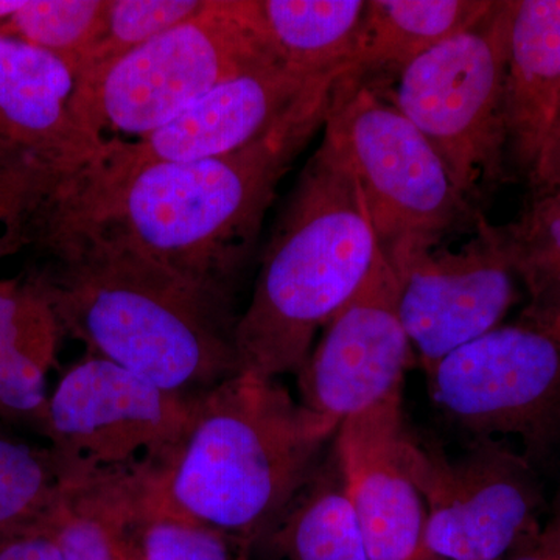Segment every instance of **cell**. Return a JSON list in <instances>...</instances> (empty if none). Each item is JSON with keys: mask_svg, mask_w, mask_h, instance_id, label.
Wrapping results in <instances>:
<instances>
[{"mask_svg": "<svg viewBox=\"0 0 560 560\" xmlns=\"http://www.w3.org/2000/svg\"><path fill=\"white\" fill-rule=\"evenodd\" d=\"M349 161L324 138L305 164L235 326L242 372L298 374L316 335L352 301L382 259Z\"/></svg>", "mask_w": 560, "mask_h": 560, "instance_id": "obj_4", "label": "cell"}, {"mask_svg": "<svg viewBox=\"0 0 560 560\" xmlns=\"http://www.w3.org/2000/svg\"><path fill=\"white\" fill-rule=\"evenodd\" d=\"M425 372L438 412L469 441L517 436L537 467L560 445V331L521 318Z\"/></svg>", "mask_w": 560, "mask_h": 560, "instance_id": "obj_8", "label": "cell"}, {"mask_svg": "<svg viewBox=\"0 0 560 560\" xmlns=\"http://www.w3.org/2000/svg\"><path fill=\"white\" fill-rule=\"evenodd\" d=\"M528 183L530 189L560 190V124L545 140Z\"/></svg>", "mask_w": 560, "mask_h": 560, "instance_id": "obj_28", "label": "cell"}, {"mask_svg": "<svg viewBox=\"0 0 560 560\" xmlns=\"http://www.w3.org/2000/svg\"><path fill=\"white\" fill-rule=\"evenodd\" d=\"M508 560H560V556L555 555L541 548L537 540L530 544L529 547L523 548V550L514 552Z\"/></svg>", "mask_w": 560, "mask_h": 560, "instance_id": "obj_30", "label": "cell"}, {"mask_svg": "<svg viewBox=\"0 0 560 560\" xmlns=\"http://www.w3.org/2000/svg\"><path fill=\"white\" fill-rule=\"evenodd\" d=\"M323 330L296 374L307 410L341 423L401 396L416 353L397 312L396 279L385 257Z\"/></svg>", "mask_w": 560, "mask_h": 560, "instance_id": "obj_14", "label": "cell"}, {"mask_svg": "<svg viewBox=\"0 0 560 560\" xmlns=\"http://www.w3.org/2000/svg\"><path fill=\"white\" fill-rule=\"evenodd\" d=\"M558 124H560V106H559L558 119H556L555 125H558ZM552 128H555V127H552Z\"/></svg>", "mask_w": 560, "mask_h": 560, "instance_id": "obj_33", "label": "cell"}, {"mask_svg": "<svg viewBox=\"0 0 560 560\" xmlns=\"http://www.w3.org/2000/svg\"><path fill=\"white\" fill-rule=\"evenodd\" d=\"M537 544L545 550L560 556V486L551 503L550 517L545 526H541Z\"/></svg>", "mask_w": 560, "mask_h": 560, "instance_id": "obj_29", "label": "cell"}, {"mask_svg": "<svg viewBox=\"0 0 560 560\" xmlns=\"http://www.w3.org/2000/svg\"><path fill=\"white\" fill-rule=\"evenodd\" d=\"M335 81L313 79L283 62L226 81L136 142L106 140L79 186L110 183L161 162L209 160L245 149L329 95Z\"/></svg>", "mask_w": 560, "mask_h": 560, "instance_id": "obj_12", "label": "cell"}, {"mask_svg": "<svg viewBox=\"0 0 560 560\" xmlns=\"http://www.w3.org/2000/svg\"><path fill=\"white\" fill-rule=\"evenodd\" d=\"M501 242L528 293L522 318L560 331V190L533 189Z\"/></svg>", "mask_w": 560, "mask_h": 560, "instance_id": "obj_23", "label": "cell"}, {"mask_svg": "<svg viewBox=\"0 0 560 560\" xmlns=\"http://www.w3.org/2000/svg\"><path fill=\"white\" fill-rule=\"evenodd\" d=\"M136 560H238L241 548L220 530L145 508L132 525Z\"/></svg>", "mask_w": 560, "mask_h": 560, "instance_id": "obj_26", "label": "cell"}, {"mask_svg": "<svg viewBox=\"0 0 560 560\" xmlns=\"http://www.w3.org/2000/svg\"><path fill=\"white\" fill-rule=\"evenodd\" d=\"M514 2H492L471 27L410 62L383 95L430 140L474 206L511 179L504 86Z\"/></svg>", "mask_w": 560, "mask_h": 560, "instance_id": "obj_7", "label": "cell"}, {"mask_svg": "<svg viewBox=\"0 0 560 560\" xmlns=\"http://www.w3.org/2000/svg\"><path fill=\"white\" fill-rule=\"evenodd\" d=\"M109 0H24L0 33L60 57L75 75L81 58L101 35Z\"/></svg>", "mask_w": 560, "mask_h": 560, "instance_id": "obj_25", "label": "cell"}, {"mask_svg": "<svg viewBox=\"0 0 560 560\" xmlns=\"http://www.w3.org/2000/svg\"><path fill=\"white\" fill-rule=\"evenodd\" d=\"M0 560H62L47 528L22 530L0 537Z\"/></svg>", "mask_w": 560, "mask_h": 560, "instance_id": "obj_27", "label": "cell"}, {"mask_svg": "<svg viewBox=\"0 0 560 560\" xmlns=\"http://www.w3.org/2000/svg\"><path fill=\"white\" fill-rule=\"evenodd\" d=\"M280 62L259 0H206L189 20L75 90L73 105L102 139L105 130L139 139L220 84Z\"/></svg>", "mask_w": 560, "mask_h": 560, "instance_id": "obj_5", "label": "cell"}, {"mask_svg": "<svg viewBox=\"0 0 560 560\" xmlns=\"http://www.w3.org/2000/svg\"><path fill=\"white\" fill-rule=\"evenodd\" d=\"M397 312L422 370L501 326L518 300V280L499 226L482 213L458 249L438 245L386 260Z\"/></svg>", "mask_w": 560, "mask_h": 560, "instance_id": "obj_11", "label": "cell"}, {"mask_svg": "<svg viewBox=\"0 0 560 560\" xmlns=\"http://www.w3.org/2000/svg\"><path fill=\"white\" fill-rule=\"evenodd\" d=\"M61 335L57 313L35 282H0V419L38 431Z\"/></svg>", "mask_w": 560, "mask_h": 560, "instance_id": "obj_18", "label": "cell"}, {"mask_svg": "<svg viewBox=\"0 0 560 560\" xmlns=\"http://www.w3.org/2000/svg\"><path fill=\"white\" fill-rule=\"evenodd\" d=\"M241 560H248V558H246V555H243V558L241 556Z\"/></svg>", "mask_w": 560, "mask_h": 560, "instance_id": "obj_34", "label": "cell"}, {"mask_svg": "<svg viewBox=\"0 0 560 560\" xmlns=\"http://www.w3.org/2000/svg\"><path fill=\"white\" fill-rule=\"evenodd\" d=\"M77 80L57 55L0 33V175L60 198L106 139L77 114Z\"/></svg>", "mask_w": 560, "mask_h": 560, "instance_id": "obj_13", "label": "cell"}, {"mask_svg": "<svg viewBox=\"0 0 560 560\" xmlns=\"http://www.w3.org/2000/svg\"><path fill=\"white\" fill-rule=\"evenodd\" d=\"M401 396L342 420L335 434L371 560H412L425 539V497L412 475Z\"/></svg>", "mask_w": 560, "mask_h": 560, "instance_id": "obj_15", "label": "cell"}, {"mask_svg": "<svg viewBox=\"0 0 560 560\" xmlns=\"http://www.w3.org/2000/svg\"><path fill=\"white\" fill-rule=\"evenodd\" d=\"M280 60L313 79L345 75L360 46L368 0H259Z\"/></svg>", "mask_w": 560, "mask_h": 560, "instance_id": "obj_20", "label": "cell"}, {"mask_svg": "<svg viewBox=\"0 0 560 560\" xmlns=\"http://www.w3.org/2000/svg\"><path fill=\"white\" fill-rule=\"evenodd\" d=\"M412 560H447L444 558H440V556L433 555V552L427 551V550H420L418 555L412 558Z\"/></svg>", "mask_w": 560, "mask_h": 560, "instance_id": "obj_32", "label": "cell"}, {"mask_svg": "<svg viewBox=\"0 0 560 560\" xmlns=\"http://www.w3.org/2000/svg\"><path fill=\"white\" fill-rule=\"evenodd\" d=\"M560 106V0H515L504 119L510 178L529 179Z\"/></svg>", "mask_w": 560, "mask_h": 560, "instance_id": "obj_16", "label": "cell"}, {"mask_svg": "<svg viewBox=\"0 0 560 560\" xmlns=\"http://www.w3.org/2000/svg\"><path fill=\"white\" fill-rule=\"evenodd\" d=\"M206 0H109L101 35L75 70L77 90L143 44L189 20Z\"/></svg>", "mask_w": 560, "mask_h": 560, "instance_id": "obj_24", "label": "cell"}, {"mask_svg": "<svg viewBox=\"0 0 560 560\" xmlns=\"http://www.w3.org/2000/svg\"><path fill=\"white\" fill-rule=\"evenodd\" d=\"M323 128L352 167L385 260L474 230L480 210L430 140L377 91L335 81Z\"/></svg>", "mask_w": 560, "mask_h": 560, "instance_id": "obj_6", "label": "cell"}, {"mask_svg": "<svg viewBox=\"0 0 560 560\" xmlns=\"http://www.w3.org/2000/svg\"><path fill=\"white\" fill-rule=\"evenodd\" d=\"M24 5V0H0V21L5 24Z\"/></svg>", "mask_w": 560, "mask_h": 560, "instance_id": "obj_31", "label": "cell"}, {"mask_svg": "<svg viewBox=\"0 0 560 560\" xmlns=\"http://www.w3.org/2000/svg\"><path fill=\"white\" fill-rule=\"evenodd\" d=\"M329 102L330 94L224 156L161 162L110 183L80 184L50 220L95 224L186 278L231 291L280 180L324 127Z\"/></svg>", "mask_w": 560, "mask_h": 560, "instance_id": "obj_2", "label": "cell"}, {"mask_svg": "<svg viewBox=\"0 0 560 560\" xmlns=\"http://www.w3.org/2000/svg\"><path fill=\"white\" fill-rule=\"evenodd\" d=\"M490 0H368L360 46L338 80L372 86L396 79L410 62L471 27Z\"/></svg>", "mask_w": 560, "mask_h": 560, "instance_id": "obj_19", "label": "cell"}, {"mask_svg": "<svg viewBox=\"0 0 560 560\" xmlns=\"http://www.w3.org/2000/svg\"><path fill=\"white\" fill-rule=\"evenodd\" d=\"M49 231L57 265L35 283L62 334L88 353L187 399L241 374L231 291L186 278L95 224L51 220Z\"/></svg>", "mask_w": 560, "mask_h": 560, "instance_id": "obj_1", "label": "cell"}, {"mask_svg": "<svg viewBox=\"0 0 560 560\" xmlns=\"http://www.w3.org/2000/svg\"><path fill=\"white\" fill-rule=\"evenodd\" d=\"M338 427L278 378L241 372L198 397L175 456L147 478L143 504L205 523L248 551L318 467Z\"/></svg>", "mask_w": 560, "mask_h": 560, "instance_id": "obj_3", "label": "cell"}, {"mask_svg": "<svg viewBox=\"0 0 560 560\" xmlns=\"http://www.w3.org/2000/svg\"><path fill=\"white\" fill-rule=\"evenodd\" d=\"M140 497V477L108 471L75 490L47 526L61 559L136 560L131 530Z\"/></svg>", "mask_w": 560, "mask_h": 560, "instance_id": "obj_22", "label": "cell"}, {"mask_svg": "<svg viewBox=\"0 0 560 560\" xmlns=\"http://www.w3.org/2000/svg\"><path fill=\"white\" fill-rule=\"evenodd\" d=\"M98 474L49 442L36 444L0 427V537L47 528L70 495Z\"/></svg>", "mask_w": 560, "mask_h": 560, "instance_id": "obj_21", "label": "cell"}, {"mask_svg": "<svg viewBox=\"0 0 560 560\" xmlns=\"http://www.w3.org/2000/svg\"><path fill=\"white\" fill-rule=\"evenodd\" d=\"M408 458L429 511L423 550L447 560H508L539 537L537 467L503 440L470 441L447 456L410 434Z\"/></svg>", "mask_w": 560, "mask_h": 560, "instance_id": "obj_9", "label": "cell"}, {"mask_svg": "<svg viewBox=\"0 0 560 560\" xmlns=\"http://www.w3.org/2000/svg\"><path fill=\"white\" fill-rule=\"evenodd\" d=\"M197 399L88 353L62 374L38 433L91 469L153 477L186 438Z\"/></svg>", "mask_w": 560, "mask_h": 560, "instance_id": "obj_10", "label": "cell"}, {"mask_svg": "<svg viewBox=\"0 0 560 560\" xmlns=\"http://www.w3.org/2000/svg\"><path fill=\"white\" fill-rule=\"evenodd\" d=\"M246 558L371 560L334 441L285 510L250 545Z\"/></svg>", "mask_w": 560, "mask_h": 560, "instance_id": "obj_17", "label": "cell"}]
</instances>
